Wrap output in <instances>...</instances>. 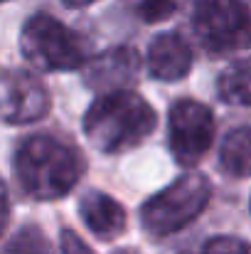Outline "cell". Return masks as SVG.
<instances>
[{
    "label": "cell",
    "instance_id": "4fadbf2b",
    "mask_svg": "<svg viewBox=\"0 0 251 254\" xmlns=\"http://www.w3.org/2000/svg\"><path fill=\"white\" fill-rule=\"evenodd\" d=\"M5 254H52L47 237L42 235V230L37 227H22L7 245H5Z\"/></svg>",
    "mask_w": 251,
    "mask_h": 254
},
{
    "label": "cell",
    "instance_id": "7a4b0ae2",
    "mask_svg": "<svg viewBox=\"0 0 251 254\" xmlns=\"http://www.w3.org/2000/svg\"><path fill=\"white\" fill-rule=\"evenodd\" d=\"M15 175L30 197L57 200L77 185L79 166L64 143L50 136H30L17 146Z\"/></svg>",
    "mask_w": 251,
    "mask_h": 254
},
{
    "label": "cell",
    "instance_id": "e0dca14e",
    "mask_svg": "<svg viewBox=\"0 0 251 254\" xmlns=\"http://www.w3.org/2000/svg\"><path fill=\"white\" fill-rule=\"evenodd\" d=\"M67 7H86V5H91L94 0H62Z\"/></svg>",
    "mask_w": 251,
    "mask_h": 254
},
{
    "label": "cell",
    "instance_id": "52a82bcc",
    "mask_svg": "<svg viewBox=\"0 0 251 254\" xmlns=\"http://www.w3.org/2000/svg\"><path fill=\"white\" fill-rule=\"evenodd\" d=\"M50 111V94L40 77L10 69L2 77V119L7 124H32Z\"/></svg>",
    "mask_w": 251,
    "mask_h": 254
},
{
    "label": "cell",
    "instance_id": "8992f818",
    "mask_svg": "<svg viewBox=\"0 0 251 254\" xmlns=\"http://www.w3.org/2000/svg\"><path fill=\"white\" fill-rule=\"evenodd\" d=\"M170 151L177 163L195 166L204 158L214 141V119L212 111L195 101L182 99L170 109Z\"/></svg>",
    "mask_w": 251,
    "mask_h": 254
},
{
    "label": "cell",
    "instance_id": "9c48e42d",
    "mask_svg": "<svg viewBox=\"0 0 251 254\" xmlns=\"http://www.w3.org/2000/svg\"><path fill=\"white\" fill-rule=\"evenodd\" d=\"M192 67V50L177 32L158 35L148 47V69L160 82L185 79Z\"/></svg>",
    "mask_w": 251,
    "mask_h": 254
},
{
    "label": "cell",
    "instance_id": "9a60e30c",
    "mask_svg": "<svg viewBox=\"0 0 251 254\" xmlns=\"http://www.w3.org/2000/svg\"><path fill=\"white\" fill-rule=\"evenodd\" d=\"M202 254H251V245L237 237H214L204 245Z\"/></svg>",
    "mask_w": 251,
    "mask_h": 254
},
{
    "label": "cell",
    "instance_id": "30bf717a",
    "mask_svg": "<svg viewBox=\"0 0 251 254\" xmlns=\"http://www.w3.org/2000/svg\"><path fill=\"white\" fill-rule=\"evenodd\" d=\"M84 225L99 237V240H113L126 230V210L106 192L91 190L79 202Z\"/></svg>",
    "mask_w": 251,
    "mask_h": 254
},
{
    "label": "cell",
    "instance_id": "277c9868",
    "mask_svg": "<svg viewBox=\"0 0 251 254\" xmlns=\"http://www.w3.org/2000/svg\"><path fill=\"white\" fill-rule=\"evenodd\" d=\"M209 195V180L202 173H187L143 205L141 222L153 237H167L197 220L207 207Z\"/></svg>",
    "mask_w": 251,
    "mask_h": 254
},
{
    "label": "cell",
    "instance_id": "6da1fadb",
    "mask_svg": "<svg viewBox=\"0 0 251 254\" xmlns=\"http://www.w3.org/2000/svg\"><path fill=\"white\" fill-rule=\"evenodd\" d=\"M155 128L153 106L128 89L101 94L84 116V133L94 148L121 153L143 143Z\"/></svg>",
    "mask_w": 251,
    "mask_h": 254
},
{
    "label": "cell",
    "instance_id": "3957f363",
    "mask_svg": "<svg viewBox=\"0 0 251 254\" xmlns=\"http://www.w3.org/2000/svg\"><path fill=\"white\" fill-rule=\"evenodd\" d=\"M25 60L42 72L79 69L86 64V42L47 12L32 15L20 35Z\"/></svg>",
    "mask_w": 251,
    "mask_h": 254
},
{
    "label": "cell",
    "instance_id": "8fae6325",
    "mask_svg": "<svg viewBox=\"0 0 251 254\" xmlns=\"http://www.w3.org/2000/svg\"><path fill=\"white\" fill-rule=\"evenodd\" d=\"M219 163L227 175L234 178L251 175V124H244L227 133L219 148Z\"/></svg>",
    "mask_w": 251,
    "mask_h": 254
},
{
    "label": "cell",
    "instance_id": "5b68a950",
    "mask_svg": "<svg viewBox=\"0 0 251 254\" xmlns=\"http://www.w3.org/2000/svg\"><path fill=\"white\" fill-rule=\"evenodd\" d=\"M192 27L212 52L251 47V15L242 0H192Z\"/></svg>",
    "mask_w": 251,
    "mask_h": 254
},
{
    "label": "cell",
    "instance_id": "2e32d148",
    "mask_svg": "<svg viewBox=\"0 0 251 254\" xmlns=\"http://www.w3.org/2000/svg\"><path fill=\"white\" fill-rule=\"evenodd\" d=\"M59 250L62 254H94L89 250V245L84 242L79 235H74L72 230H64L59 237Z\"/></svg>",
    "mask_w": 251,
    "mask_h": 254
},
{
    "label": "cell",
    "instance_id": "ba28073f",
    "mask_svg": "<svg viewBox=\"0 0 251 254\" xmlns=\"http://www.w3.org/2000/svg\"><path fill=\"white\" fill-rule=\"evenodd\" d=\"M141 57L133 47H113L84 64V84L96 94L123 91L138 77Z\"/></svg>",
    "mask_w": 251,
    "mask_h": 254
},
{
    "label": "cell",
    "instance_id": "7c38bea8",
    "mask_svg": "<svg viewBox=\"0 0 251 254\" xmlns=\"http://www.w3.org/2000/svg\"><path fill=\"white\" fill-rule=\"evenodd\" d=\"M219 96L234 106H251V57L232 62L219 74Z\"/></svg>",
    "mask_w": 251,
    "mask_h": 254
},
{
    "label": "cell",
    "instance_id": "5bb4252c",
    "mask_svg": "<svg viewBox=\"0 0 251 254\" xmlns=\"http://www.w3.org/2000/svg\"><path fill=\"white\" fill-rule=\"evenodd\" d=\"M175 7H177L175 0H141L138 15L146 22H163L175 12Z\"/></svg>",
    "mask_w": 251,
    "mask_h": 254
}]
</instances>
